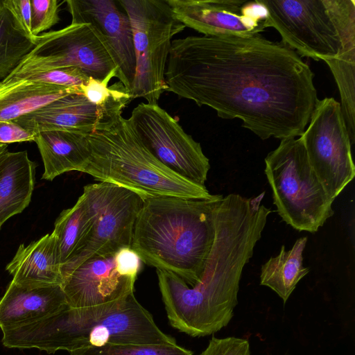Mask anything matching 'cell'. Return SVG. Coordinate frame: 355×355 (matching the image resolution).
Listing matches in <instances>:
<instances>
[{"label":"cell","mask_w":355,"mask_h":355,"mask_svg":"<svg viewBox=\"0 0 355 355\" xmlns=\"http://www.w3.org/2000/svg\"><path fill=\"white\" fill-rule=\"evenodd\" d=\"M313 77L295 51L260 34L173 40L165 71L167 92L263 140L302 135L318 100Z\"/></svg>","instance_id":"6da1fadb"},{"label":"cell","mask_w":355,"mask_h":355,"mask_svg":"<svg viewBox=\"0 0 355 355\" xmlns=\"http://www.w3.org/2000/svg\"><path fill=\"white\" fill-rule=\"evenodd\" d=\"M324 61L338 85L341 111L352 146L355 144V49Z\"/></svg>","instance_id":"d4e9b609"},{"label":"cell","mask_w":355,"mask_h":355,"mask_svg":"<svg viewBox=\"0 0 355 355\" xmlns=\"http://www.w3.org/2000/svg\"><path fill=\"white\" fill-rule=\"evenodd\" d=\"M145 147L180 176L205 187L210 169L200 144L186 133L178 120L158 104L140 103L128 119Z\"/></svg>","instance_id":"8fae6325"},{"label":"cell","mask_w":355,"mask_h":355,"mask_svg":"<svg viewBox=\"0 0 355 355\" xmlns=\"http://www.w3.org/2000/svg\"><path fill=\"white\" fill-rule=\"evenodd\" d=\"M6 78L26 79L58 86L78 88L87 83L89 77L76 67H62L46 71L10 75Z\"/></svg>","instance_id":"4316f807"},{"label":"cell","mask_w":355,"mask_h":355,"mask_svg":"<svg viewBox=\"0 0 355 355\" xmlns=\"http://www.w3.org/2000/svg\"><path fill=\"white\" fill-rule=\"evenodd\" d=\"M62 67L78 68L89 78L98 80L117 69L102 36L93 26L71 24L39 35L33 50L10 75Z\"/></svg>","instance_id":"30bf717a"},{"label":"cell","mask_w":355,"mask_h":355,"mask_svg":"<svg viewBox=\"0 0 355 355\" xmlns=\"http://www.w3.org/2000/svg\"><path fill=\"white\" fill-rule=\"evenodd\" d=\"M222 198H144L135 223L131 248L146 264L194 285L213 244L215 211Z\"/></svg>","instance_id":"277c9868"},{"label":"cell","mask_w":355,"mask_h":355,"mask_svg":"<svg viewBox=\"0 0 355 355\" xmlns=\"http://www.w3.org/2000/svg\"><path fill=\"white\" fill-rule=\"evenodd\" d=\"M83 94L71 88L26 79L0 81V121H12L71 94Z\"/></svg>","instance_id":"44dd1931"},{"label":"cell","mask_w":355,"mask_h":355,"mask_svg":"<svg viewBox=\"0 0 355 355\" xmlns=\"http://www.w3.org/2000/svg\"><path fill=\"white\" fill-rule=\"evenodd\" d=\"M264 171L277 211L293 228L315 233L334 214V200L312 168L301 137L282 139L266 157Z\"/></svg>","instance_id":"52a82bcc"},{"label":"cell","mask_w":355,"mask_h":355,"mask_svg":"<svg viewBox=\"0 0 355 355\" xmlns=\"http://www.w3.org/2000/svg\"><path fill=\"white\" fill-rule=\"evenodd\" d=\"M62 274L66 301L76 309L116 302L134 293L136 282L118 272L114 254L91 257Z\"/></svg>","instance_id":"2e32d148"},{"label":"cell","mask_w":355,"mask_h":355,"mask_svg":"<svg viewBox=\"0 0 355 355\" xmlns=\"http://www.w3.org/2000/svg\"><path fill=\"white\" fill-rule=\"evenodd\" d=\"M36 164L26 150L0 157V229L12 216L29 205L34 189Z\"/></svg>","instance_id":"ffe728a7"},{"label":"cell","mask_w":355,"mask_h":355,"mask_svg":"<svg viewBox=\"0 0 355 355\" xmlns=\"http://www.w3.org/2000/svg\"><path fill=\"white\" fill-rule=\"evenodd\" d=\"M166 1L179 21L204 36L250 37L266 28L268 10L260 0Z\"/></svg>","instance_id":"4fadbf2b"},{"label":"cell","mask_w":355,"mask_h":355,"mask_svg":"<svg viewBox=\"0 0 355 355\" xmlns=\"http://www.w3.org/2000/svg\"><path fill=\"white\" fill-rule=\"evenodd\" d=\"M254 198L230 193L218 203L213 244L198 282L188 285L172 272L157 269L158 285L170 324L192 337L226 327L238 304L243 270L253 256L271 213Z\"/></svg>","instance_id":"7a4b0ae2"},{"label":"cell","mask_w":355,"mask_h":355,"mask_svg":"<svg viewBox=\"0 0 355 355\" xmlns=\"http://www.w3.org/2000/svg\"><path fill=\"white\" fill-rule=\"evenodd\" d=\"M35 135L12 121H0V144L35 141Z\"/></svg>","instance_id":"d6a6232c"},{"label":"cell","mask_w":355,"mask_h":355,"mask_svg":"<svg viewBox=\"0 0 355 355\" xmlns=\"http://www.w3.org/2000/svg\"><path fill=\"white\" fill-rule=\"evenodd\" d=\"M116 69L103 80L89 78L87 83L80 87L83 94L89 102L101 105L113 97L130 94V92L120 81L108 87L110 80L114 77L116 78Z\"/></svg>","instance_id":"83f0119b"},{"label":"cell","mask_w":355,"mask_h":355,"mask_svg":"<svg viewBox=\"0 0 355 355\" xmlns=\"http://www.w3.org/2000/svg\"><path fill=\"white\" fill-rule=\"evenodd\" d=\"M131 101L129 93L98 105L89 102L83 94H71L12 121L35 135L53 130L88 135L98 124L121 115L123 108Z\"/></svg>","instance_id":"5bb4252c"},{"label":"cell","mask_w":355,"mask_h":355,"mask_svg":"<svg viewBox=\"0 0 355 355\" xmlns=\"http://www.w3.org/2000/svg\"><path fill=\"white\" fill-rule=\"evenodd\" d=\"M6 270L23 287L62 285V266L55 236L52 232L28 245H19Z\"/></svg>","instance_id":"ac0fdd59"},{"label":"cell","mask_w":355,"mask_h":355,"mask_svg":"<svg viewBox=\"0 0 355 355\" xmlns=\"http://www.w3.org/2000/svg\"><path fill=\"white\" fill-rule=\"evenodd\" d=\"M93 224V215L83 193L71 208L63 210L55 223L62 268L71 262L85 247Z\"/></svg>","instance_id":"603a6c76"},{"label":"cell","mask_w":355,"mask_h":355,"mask_svg":"<svg viewBox=\"0 0 355 355\" xmlns=\"http://www.w3.org/2000/svg\"><path fill=\"white\" fill-rule=\"evenodd\" d=\"M130 19L136 59L132 100L142 97L157 104L167 90L165 71L172 38L186 26L166 0H118Z\"/></svg>","instance_id":"ba28073f"},{"label":"cell","mask_w":355,"mask_h":355,"mask_svg":"<svg viewBox=\"0 0 355 355\" xmlns=\"http://www.w3.org/2000/svg\"><path fill=\"white\" fill-rule=\"evenodd\" d=\"M67 306L60 285L30 288L12 281L0 299V329L4 331L33 322Z\"/></svg>","instance_id":"e0dca14e"},{"label":"cell","mask_w":355,"mask_h":355,"mask_svg":"<svg viewBox=\"0 0 355 355\" xmlns=\"http://www.w3.org/2000/svg\"><path fill=\"white\" fill-rule=\"evenodd\" d=\"M35 46L18 28L2 0L0 7V81L12 73Z\"/></svg>","instance_id":"cb8c5ba5"},{"label":"cell","mask_w":355,"mask_h":355,"mask_svg":"<svg viewBox=\"0 0 355 355\" xmlns=\"http://www.w3.org/2000/svg\"><path fill=\"white\" fill-rule=\"evenodd\" d=\"M3 4L20 31L35 45L37 36L33 34L31 29V0H3Z\"/></svg>","instance_id":"4dcf8cb0"},{"label":"cell","mask_w":355,"mask_h":355,"mask_svg":"<svg viewBox=\"0 0 355 355\" xmlns=\"http://www.w3.org/2000/svg\"><path fill=\"white\" fill-rule=\"evenodd\" d=\"M71 24H89L102 36L116 68V78L131 91L136 72L132 32L128 16L113 0H67Z\"/></svg>","instance_id":"9a60e30c"},{"label":"cell","mask_w":355,"mask_h":355,"mask_svg":"<svg viewBox=\"0 0 355 355\" xmlns=\"http://www.w3.org/2000/svg\"><path fill=\"white\" fill-rule=\"evenodd\" d=\"M114 262L116 269L121 275L137 279L142 261L131 247L119 249L114 254Z\"/></svg>","instance_id":"1f68e13d"},{"label":"cell","mask_w":355,"mask_h":355,"mask_svg":"<svg viewBox=\"0 0 355 355\" xmlns=\"http://www.w3.org/2000/svg\"><path fill=\"white\" fill-rule=\"evenodd\" d=\"M301 138L312 168L335 200L355 176L352 145L340 103L332 97L318 99Z\"/></svg>","instance_id":"9c48e42d"},{"label":"cell","mask_w":355,"mask_h":355,"mask_svg":"<svg viewBox=\"0 0 355 355\" xmlns=\"http://www.w3.org/2000/svg\"><path fill=\"white\" fill-rule=\"evenodd\" d=\"M60 3L58 0H31V29L35 36L60 21Z\"/></svg>","instance_id":"f1b7e54d"},{"label":"cell","mask_w":355,"mask_h":355,"mask_svg":"<svg viewBox=\"0 0 355 355\" xmlns=\"http://www.w3.org/2000/svg\"><path fill=\"white\" fill-rule=\"evenodd\" d=\"M198 355H250V343L245 338L212 336L207 347Z\"/></svg>","instance_id":"f546056e"},{"label":"cell","mask_w":355,"mask_h":355,"mask_svg":"<svg viewBox=\"0 0 355 355\" xmlns=\"http://www.w3.org/2000/svg\"><path fill=\"white\" fill-rule=\"evenodd\" d=\"M90 155L83 173L129 189L143 199L178 197L213 200L209 193L162 164L143 144L128 119L119 115L87 135Z\"/></svg>","instance_id":"5b68a950"},{"label":"cell","mask_w":355,"mask_h":355,"mask_svg":"<svg viewBox=\"0 0 355 355\" xmlns=\"http://www.w3.org/2000/svg\"><path fill=\"white\" fill-rule=\"evenodd\" d=\"M83 193L93 215L92 227L85 247L62 268V273L91 257L114 254L121 248L131 247L144 202L133 191L104 182L85 186Z\"/></svg>","instance_id":"7c38bea8"},{"label":"cell","mask_w":355,"mask_h":355,"mask_svg":"<svg viewBox=\"0 0 355 355\" xmlns=\"http://www.w3.org/2000/svg\"><path fill=\"white\" fill-rule=\"evenodd\" d=\"M307 237L296 240L289 250L282 245L279 253L270 257L261 266L260 284L274 291L285 304L297 283L306 276L310 268L303 266V252Z\"/></svg>","instance_id":"7402d4cb"},{"label":"cell","mask_w":355,"mask_h":355,"mask_svg":"<svg viewBox=\"0 0 355 355\" xmlns=\"http://www.w3.org/2000/svg\"><path fill=\"white\" fill-rule=\"evenodd\" d=\"M266 28L302 56L325 60L355 49L354 0H260Z\"/></svg>","instance_id":"8992f818"},{"label":"cell","mask_w":355,"mask_h":355,"mask_svg":"<svg viewBox=\"0 0 355 355\" xmlns=\"http://www.w3.org/2000/svg\"><path fill=\"white\" fill-rule=\"evenodd\" d=\"M2 5V0H0V7Z\"/></svg>","instance_id":"e575fe53"},{"label":"cell","mask_w":355,"mask_h":355,"mask_svg":"<svg viewBox=\"0 0 355 355\" xmlns=\"http://www.w3.org/2000/svg\"><path fill=\"white\" fill-rule=\"evenodd\" d=\"M86 134L67 130H46L35 135L44 164L42 179L53 180L69 171L83 172L90 150Z\"/></svg>","instance_id":"d6986e66"},{"label":"cell","mask_w":355,"mask_h":355,"mask_svg":"<svg viewBox=\"0 0 355 355\" xmlns=\"http://www.w3.org/2000/svg\"><path fill=\"white\" fill-rule=\"evenodd\" d=\"M8 151V144H0V157Z\"/></svg>","instance_id":"836d02e7"},{"label":"cell","mask_w":355,"mask_h":355,"mask_svg":"<svg viewBox=\"0 0 355 355\" xmlns=\"http://www.w3.org/2000/svg\"><path fill=\"white\" fill-rule=\"evenodd\" d=\"M69 355H193L176 344H119L80 349Z\"/></svg>","instance_id":"484cf974"},{"label":"cell","mask_w":355,"mask_h":355,"mask_svg":"<svg viewBox=\"0 0 355 355\" xmlns=\"http://www.w3.org/2000/svg\"><path fill=\"white\" fill-rule=\"evenodd\" d=\"M8 348L53 354L119 344H176L156 324L134 293L106 305L66 308L42 319L2 331Z\"/></svg>","instance_id":"3957f363"}]
</instances>
